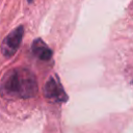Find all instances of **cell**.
Segmentation results:
<instances>
[{"mask_svg": "<svg viewBox=\"0 0 133 133\" xmlns=\"http://www.w3.org/2000/svg\"><path fill=\"white\" fill-rule=\"evenodd\" d=\"M0 92L6 98L28 99L37 92V82L33 73L24 68L8 71L0 82Z\"/></svg>", "mask_w": 133, "mask_h": 133, "instance_id": "6da1fadb", "label": "cell"}, {"mask_svg": "<svg viewBox=\"0 0 133 133\" xmlns=\"http://www.w3.org/2000/svg\"><path fill=\"white\" fill-rule=\"evenodd\" d=\"M23 35H24V27L23 26H19L17 28H15L3 39V42L0 46L1 53L5 57H8V58L11 57L19 49V47L22 43V39H23Z\"/></svg>", "mask_w": 133, "mask_h": 133, "instance_id": "7a4b0ae2", "label": "cell"}, {"mask_svg": "<svg viewBox=\"0 0 133 133\" xmlns=\"http://www.w3.org/2000/svg\"><path fill=\"white\" fill-rule=\"evenodd\" d=\"M44 95L51 102L63 103L68 101V95L65 94L57 76H52L47 80L44 87Z\"/></svg>", "mask_w": 133, "mask_h": 133, "instance_id": "3957f363", "label": "cell"}, {"mask_svg": "<svg viewBox=\"0 0 133 133\" xmlns=\"http://www.w3.org/2000/svg\"><path fill=\"white\" fill-rule=\"evenodd\" d=\"M31 50L33 54L42 60H49L52 57V50L46 45L42 38H36L33 41Z\"/></svg>", "mask_w": 133, "mask_h": 133, "instance_id": "277c9868", "label": "cell"}, {"mask_svg": "<svg viewBox=\"0 0 133 133\" xmlns=\"http://www.w3.org/2000/svg\"><path fill=\"white\" fill-rule=\"evenodd\" d=\"M28 1V3H32L33 2V0H27Z\"/></svg>", "mask_w": 133, "mask_h": 133, "instance_id": "5b68a950", "label": "cell"}]
</instances>
